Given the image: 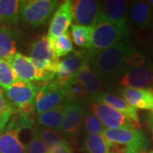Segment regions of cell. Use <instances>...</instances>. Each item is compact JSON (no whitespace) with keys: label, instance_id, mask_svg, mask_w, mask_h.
Instances as JSON below:
<instances>
[{"label":"cell","instance_id":"cell-11","mask_svg":"<svg viewBox=\"0 0 153 153\" xmlns=\"http://www.w3.org/2000/svg\"><path fill=\"white\" fill-rule=\"evenodd\" d=\"M100 1L75 0L71 1L73 21L76 25L93 27L100 14Z\"/></svg>","mask_w":153,"mask_h":153},{"label":"cell","instance_id":"cell-30","mask_svg":"<svg viewBox=\"0 0 153 153\" xmlns=\"http://www.w3.org/2000/svg\"><path fill=\"white\" fill-rule=\"evenodd\" d=\"M16 81V74L7 60L0 59V87L5 89Z\"/></svg>","mask_w":153,"mask_h":153},{"label":"cell","instance_id":"cell-22","mask_svg":"<svg viewBox=\"0 0 153 153\" xmlns=\"http://www.w3.org/2000/svg\"><path fill=\"white\" fill-rule=\"evenodd\" d=\"M16 51V33L10 27L0 26V59L7 60Z\"/></svg>","mask_w":153,"mask_h":153},{"label":"cell","instance_id":"cell-19","mask_svg":"<svg viewBox=\"0 0 153 153\" xmlns=\"http://www.w3.org/2000/svg\"><path fill=\"white\" fill-rule=\"evenodd\" d=\"M71 78L81 83L87 89L88 94H92V96L103 92L104 85L100 77L88 65L82 67Z\"/></svg>","mask_w":153,"mask_h":153},{"label":"cell","instance_id":"cell-32","mask_svg":"<svg viewBox=\"0 0 153 153\" xmlns=\"http://www.w3.org/2000/svg\"><path fill=\"white\" fill-rule=\"evenodd\" d=\"M26 148L27 153H48V149L41 141L38 135V129L36 128H33L32 129L31 139Z\"/></svg>","mask_w":153,"mask_h":153},{"label":"cell","instance_id":"cell-24","mask_svg":"<svg viewBox=\"0 0 153 153\" xmlns=\"http://www.w3.org/2000/svg\"><path fill=\"white\" fill-rule=\"evenodd\" d=\"M48 39L56 60H60V57L69 55L73 51L70 33H67L55 38H48Z\"/></svg>","mask_w":153,"mask_h":153},{"label":"cell","instance_id":"cell-18","mask_svg":"<svg viewBox=\"0 0 153 153\" xmlns=\"http://www.w3.org/2000/svg\"><path fill=\"white\" fill-rule=\"evenodd\" d=\"M92 100L96 102H102L108 105L112 108L118 111L122 114L126 116L127 117H128L129 119L140 124V117L137 112V110L133 108L131 105H129L123 99H122L119 96L113 94L102 92L92 96Z\"/></svg>","mask_w":153,"mask_h":153},{"label":"cell","instance_id":"cell-1","mask_svg":"<svg viewBox=\"0 0 153 153\" xmlns=\"http://www.w3.org/2000/svg\"><path fill=\"white\" fill-rule=\"evenodd\" d=\"M138 50L135 46L122 41L94 55L92 69L100 77L105 79L119 76L127 60Z\"/></svg>","mask_w":153,"mask_h":153},{"label":"cell","instance_id":"cell-14","mask_svg":"<svg viewBox=\"0 0 153 153\" xmlns=\"http://www.w3.org/2000/svg\"><path fill=\"white\" fill-rule=\"evenodd\" d=\"M83 109L77 101L67 100L65 114L60 124V130L67 135H76L82 127Z\"/></svg>","mask_w":153,"mask_h":153},{"label":"cell","instance_id":"cell-35","mask_svg":"<svg viewBox=\"0 0 153 153\" xmlns=\"http://www.w3.org/2000/svg\"><path fill=\"white\" fill-rule=\"evenodd\" d=\"M147 43L148 45L151 47V49L153 51V33L152 35H150L149 37H148V40H147Z\"/></svg>","mask_w":153,"mask_h":153},{"label":"cell","instance_id":"cell-21","mask_svg":"<svg viewBox=\"0 0 153 153\" xmlns=\"http://www.w3.org/2000/svg\"><path fill=\"white\" fill-rule=\"evenodd\" d=\"M21 1L0 0V23L4 26L16 25L20 20Z\"/></svg>","mask_w":153,"mask_h":153},{"label":"cell","instance_id":"cell-7","mask_svg":"<svg viewBox=\"0 0 153 153\" xmlns=\"http://www.w3.org/2000/svg\"><path fill=\"white\" fill-rule=\"evenodd\" d=\"M67 101L65 88L57 81L44 83L38 88L35 98V111L41 114Z\"/></svg>","mask_w":153,"mask_h":153},{"label":"cell","instance_id":"cell-37","mask_svg":"<svg viewBox=\"0 0 153 153\" xmlns=\"http://www.w3.org/2000/svg\"><path fill=\"white\" fill-rule=\"evenodd\" d=\"M141 153H153V150L152 151H150V152H143Z\"/></svg>","mask_w":153,"mask_h":153},{"label":"cell","instance_id":"cell-3","mask_svg":"<svg viewBox=\"0 0 153 153\" xmlns=\"http://www.w3.org/2000/svg\"><path fill=\"white\" fill-rule=\"evenodd\" d=\"M128 33V25H117L98 19L93 26L92 45L89 50L93 55H96L97 53L122 42Z\"/></svg>","mask_w":153,"mask_h":153},{"label":"cell","instance_id":"cell-36","mask_svg":"<svg viewBox=\"0 0 153 153\" xmlns=\"http://www.w3.org/2000/svg\"><path fill=\"white\" fill-rule=\"evenodd\" d=\"M148 4L150 5V7L152 8V10H153V0H149V1H147Z\"/></svg>","mask_w":153,"mask_h":153},{"label":"cell","instance_id":"cell-29","mask_svg":"<svg viewBox=\"0 0 153 153\" xmlns=\"http://www.w3.org/2000/svg\"><path fill=\"white\" fill-rule=\"evenodd\" d=\"M38 132L41 141L43 142L45 147L48 150L53 147L55 145H58V144L66 140L60 135L59 132H57L55 129H52V128H44L40 130H38Z\"/></svg>","mask_w":153,"mask_h":153},{"label":"cell","instance_id":"cell-27","mask_svg":"<svg viewBox=\"0 0 153 153\" xmlns=\"http://www.w3.org/2000/svg\"><path fill=\"white\" fill-rule=\"evenodd\" d=\"M63 88L66 90L67 100L76 101L78 100H85L89 95L87 89L73 78H71Z\"/></svg>","mask_w":153,"mask_h":153},{"label":"cell","instance_id":"cell-28","mask_svg":"<svg viewBox=\"0 0 153 153\" xmlns=\"http://www.w3.org/2000/svg\"><path fill=\"white\" fill-rule=\"evenodd\" d=\"M16 108L8 100L0 89V133H2Z\"/></svg>","mask_w":153,"mask_h":153},{"label":"cell","instance_id":"cell-6","mask_svg":"<svg viewBox=\"0 0 153 153\" xmlns=\"http://www.w3.org/2000/svg\"><path fill=\"white\" fill-rule=\"evenodd\" d=\"M102 134L108 142L124 145L138 153L147 151V137L140 128H105Z\"/></svg>","mask_w":153,"mask_h":153},{"label":"cell","instance_id":"cell-12","mask_svg":"<svg viewBox=\"0 0 153 153\" xmlns=\"http://www.w3.org/2000/svg\"><path fill=\"white\" fill-rule=\"evenodd\" d=\"M73 22L71 1L66 0L51 17L47 38H55L68 33V29Z\"/></svg>","mask_w":153,"mask_h":153},{"label":"cell","instance_id":"cell-16","mask_svg":"<svg viewBox=\"0 0 153 153\" xmlns=\"http://www.w3.org/2000/svg\"><path fill=\"white\" fill-rule=\"evenodd\" d=\"M123 100L134 109L151 110L153 108V89L123 88L121 90Z\"/></svg>","mask_w":153,"mask_h":153},{"label":"cell","instance_id":"cell-25","mask_svg":"<svg viewBox=\"0 0 153 153\" xmlns=\"http://www.w3.org/2000/svg\"><path fill=\"white\" fill-rule=\"evenodd\" d=\"M92 32L93 27L74 24L71 26V38L76 46L90 49L92 45Z\"/></svg>","mask_w":153,"mask_h":153},{"label":"cell","instance_id":"cell-8","mask_svg":"<svg viewBox=\"0 0 153 153\" xmlns=\"http://www.w3.org/2000/svg\"><path fill=\"white\" fill-rule=\"evenodd\" d=\"M94 55L90 50H74L63 60L57 63L56 80L64 86L82 67L88 65Z\"/></svg>","mask_w":153,"mask_h":153},{"label":"cell","instance_id":"cell-5","mask_svg":"<svg viewBox=\"0 0 153 153\" xmlns=\"http://www.w3.org/2000/svg\"><path fill=\"white\" fill-rule=\"evenodd\" d=\"M39 88L33 82H15L4 89L8 100L16 109L33 113L35 110V98Z\"/></svg>","mask_w":153,"mask_h":153},{"label":"cell","instance_id":"cell-2","mask_svg":"<svg viewBox=\"0 0 153 153\" xmlns=\"http://www.w3.org/2000/svg\"><path fill=\"white\" fill-rule=\"evenodd\" d=\"M28 54V58L39 73L40 82H52L56 76L59 60L55 58L48 38L42 37L33 42L29 47Z\"/></svg>","mask_w":153,"mask_h":153},{"label":"cell","instance_id":"cell-38","mask_svg":"<svg viewBox=\"0 0 153 153\" xmlns=\"http://www.w3.org/2000/svg\"><path fill=\"white\" fill-rule=\"evenodd\" d=\"M152 88V89H153V88Z\"/></svg>","mask_w":153,"mask_h":153},{"label":"cell","instance_id":"cell-31","mask_svg":"<svg viewBox=\"0 0 153 153\" xmlns=\"http://www.w3.org/2000/svg\"><path fill=\"white\" fill-rule=\"evenodd\" d=\"M85 130L88 134H102L105 129V125L94 114H87L83 119Z\"/></svg>","mask_w":153,"mask_h":153},{"label":"cell","instance_id":"cell-33","mask_svg":"<svg viewBox=\"0 0 153 153\" xmlns=\"http://www.w3.org/2000/svg\"><path fill=\"white\" fill-rule=\"evenodd\" d=\"M48 153H73V151L69 142L67 140H65L49 149Z\"/></svg>","mask_w":153,"mask_h":153},{"label":"cell","instance_id":"cell-23","mask_svg":"<svg viewBox=\"0 0 153 153\" xmlns=\"http://www.w3.org/2000/svg\"><path fill=\"white\" fill-rule=\"evenodd\" d=\"M66 103L38 115V123L48 128H60L65 114Z\"/></svg>","mask_w":153,"mask_h":153},{"label":"cell","instance_id":"cell-13","mask_svg":"<svg viewBox=\"0 0 153 153\" xmlns=\"http://www.w3.org/2000/svg\"><path fill=\"white\" fill-rule=\"evenodd\" d=\"M6 60L16 74L17 81L25 82H32L33 81L40 82L38 70L34 67L27 56L16 52Z\"/></svg>","mask_w":153,"mask_h":153},{"label":"cell","instance_id":"cell-10","mask_svg":"<svg viewBox=\"0 0 153 153\" xmlns=\"http://www.w3.org/2000/svg\"><path fill=\"white\" fill-rule=\"evenodd\" d=\"M119 76V82L124 88L153 87V62L149 59L141 65L126 69Z\"/></svg>","mask_w":153,"mask_h":153},{"label":"cell","instance_id":"cell-15","mask_svg":"<svg viewBox=\"0 0 153 153\" xmlns=\"http://www.w3.org/2000/svg\"><path fill=\"white\" fill-rule=\"evenodd\" d=\"M128 1L108 0L101 2L100 14L98 19L115 23L117 25H128L127 7Z\"/></svg>","mask_w":153,"mask_h":153},{"label":"cell","instance_id":"cell-17","mask_svg":"<svg viewBox=\"0 0 153 153\" xmlns=\"http://www.w3.org/2000/svg\"><path fill=\"white\" fill-rule=\"evenodd\" d=\"M128 19L138 29H153V10L147 1L134 2L128 11Z\"/></svg>","mask_w":153,"mask_h":153},{"label":"cell","instance_id":"cell-4","mask_svg":"<svg viewBox=\"0 0 153 153\" xmlns=\"http://www.w3.org/2000/svg\"><path fill=\"white\" fill-rule=\"evenodd\" d=\"M60 2L56 0H25L21 1L20 18L32 27H38L49 21Z\"/></svg>","mask_w":153,"mask_h":153},{"label":"cell","instance_id":"cell-34","mask_svg":"<svg viewBox=\"0 0 153 153\" xmlns=\"http://www.w3.org/2000/svg\"><path fill=\"white\" fill-rule=\"evenodd\" d=\"M148 124H149L151 130L153 132V108L151 110L149 116H148Z\"/></svg>","mask_w":153,"mask_h":153},{"label":"cell","instance_id":"cell-20","mask_svg":"<svg viewBox=\"0 0 153 153\" xmlns=\"http://www.w3.org/2000/svg\"><path fill=\"white\" fill-rule=\"evenodd\" d=\"M0 153H27V148L20 140L19 132L8 130L0 133Z\"/></svg>","mask_w":153,"mask_h":153},{"label":"cell","instance_id":"cell-9","mask_svg":"<svg viewBox=\"0 0 153 153\" xmlns=\"http://www.w3.org/2000/svg\"><path fill=\"white\" fill-rule=\"evenodd\" d=\"M91 110L93 114L96 116L107 128L135 129L140 127V124L129 119L118 111L102 102L93 103L91 105Z\"/></svg>","mask_w":153,"mask_h":153},{"label":"cell","instance_id":"cell-26","mask_svg":"<svg viewBox=\"0 0 153 153\" xmlns=\"http://www.w3.org/2000/svg\"><path fill=\"white\" fill-rule=\"evenodd\" d=\"M85 150L88 153H109V143L102 134H88Z\"/></svg>","mask_w":153,"mask_h":153}]
</instances>
